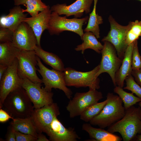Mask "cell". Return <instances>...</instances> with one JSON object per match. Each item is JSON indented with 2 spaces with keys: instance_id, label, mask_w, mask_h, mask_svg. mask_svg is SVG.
I'll return each instance as SVG.
<instances>
[{
  "instance_id": "6da1fadb",
  "label": "cell",
  "mask_w": 141,
  "mask_h": 141,
  "mask_svg": "<svg viewBox=\"0 0 141 141\" xmlns=\"http://www.w3.org/2000/svg\"><path fill=\"white\" fill-rule=\"evenodd\" d=\"M106 99L107 103L99 113L89 122L91 125L105 128L118 121L124 116L126 110L119 96L109 92Z\"/></svg>"
},
{
  "instance_id": "7a4b0ae2",
  "label": "cell",
  "mask_w": 141,
  "mask_h": 141,
  "mask_svg": "<svg viewBox=\"0 0 141 141\" xmlns=\"http://www.w3.org/2000/svg\"><path fill=\"white\" fill-rule=\"evenodd\" d=\"M2 108L14 118L29 117L34 109L26 91L22 87L9 93L4 101Z\"/></svg>"
},
{
  "instance_id": "3957f363",
  "label": "cell",
  "mask_w": 141,
  "mask_h": 141,
  "mask_svg": "<svg viewBox=\"0 0 141 141\" xmlns=\"http://www.w3.org/2000/svg\"><path fill=\"white\" fill-rule=\"evenodd\" d=\"M140 107L132 106L126 110L125 115L120 120L108 127L107 131L112 133H119L124 141H130L136 138L141 131L139 116Z\"/></svg>"
},
{
  "instance_id": "277c9868",
  "label": "cell",
  "mask_w": 141,
  "mask_h": 141,
  "mask_svg": "<svg viewBox=\"0 0 141 141\" xmlns=\"http://www.w3.org/2000/svg\"><path fill=\"white\" fill-rule=\"evenodd\" d=\"M89 17L81 19L75 17L68 19L65 16L62 17L52 12L47 30L51 35H58L64 31L75 33L79 35L81 39L84 33L82 27L88 21Z\"/></svg>"
},
{
  "instance_id": "5b68a950",
  "label": "cell",
  "mask_w": 141,
  "mask_h": 141,
  "mask_svg": "<svg viewBox=\"0 0 141 141\" xmlns=\"http://www.w3.org/2000/svg\"><path fill=\"white\" fill-rule=\"evenodd\" d=\"M99 69V64L92 70L85 72L70 67L65 68L63 72L66 85L77 88L88 87L91 90L99 89L100 80L97 74Z\"/></svg>"
},
{
  "instance_id": "8992f818",
  "label": "cell",
  "mask_w": 141,
  "mask_h": 141,
  "mask_svg": "<svg viewBox=\"0 0 141 141\" xmlns=\"http://www.w3.org/2000/svg\"><path fill=\"white\" fill-rule=\"evenodd\" d=\"M37 60L39 68L37 71L42 77V83L45 90L51 92L52 88L58 89L63 91L67 98L70 99L73 93L71 90L67 87L63 72L53 69H49L43 64L38 56Z\"/></svg>"
},
{
  "instance_id": "52a82bcc",
  "label": "cell",
  "mask_w": 141,
  "mask_h": 141,
  "mask_svg": "<svg viewBox=\"0 0 141 141\" xmlns=\"http://www.w3.org/2000/svg\"><path fill=\"white\" fill-rule=\"evenodd\" d=\"M108 20L110 25V30L101 41L110 43L115 48L118 57L122 60L128 46L126 42V37L131 27V22H129L127 25L122 26L118 24L111 15L109 17Z\"/></svg>"
},
{
  "instance_id": "ba28073f",
  "label": "cell",
  "mask_w": 141,
  "mask_h": 141,
  "mask_svg": "<svg viewBox=\"0 0 141 141\" xmlns=\"http://www.w3.org/2000/svg\"><path fill=\"white\" fill-rule=\"evenodd\" d=\"M101 51L102 58L97 77L104 73H108L110 76L114 85L116 86L115 80L116 73L120 67L122 60L118 56L113 45L107 41L103 42Z\"/></svg>"
},
{
  "instance_id": "9c48e42d",
  "label": "cell",
  "mask_w": 141,
  "mask_h": 141,
  "mask_svg": "<svg viewBox=\"0 0 141 141\" xmlns=\"http://www.w3.org/2000/svg\"><path fill=\"white\" fill-rule=\"evenodd\" d=\"M103 98V94L97 90L89 89L86 92H76L66 107L69 117L73 118L80 116L89 106Z\"/></svg>"
},
{
  "instance_id": "30bf717a",
  "label": "cell",
  "mask_w": 141,
  "mask_h": 141,
  "mask_svg": "<svg viewBox=\"0 0 141 141\" xmlns=\"http://www.w3.org/2000/svg\"><path fill=\"white\" fill-rule=\"evenodd\" d=\"M37 57L34 50H21L17 57V72L23 79L27 78L34 83L42 84V80L36 73Z\"/></svg>"
},
{
  "instance_id": "8fae6325",
  "label": "cell",
  "mask_w": 141,
  "mask_h": 141,
  "mask_svg": "<svg viewBox=\"0 0 141 141\" xmlns=\"http://www.w3.org/2000/svg\"><path fill=\"white\" fill-rule=\"evenodd\" d=\"M18 61L16 58L10 65L0 80V108L4 101L11 91L22 87L23 79L17 72Z\"/></svg>"
},
{
  "instance_id": "7c38bea8",
  "label": "cell",
  "mask_w": 141,
  "mask_h": 141,
  "mask_svg": "<svg viewBox=\"0 0 141 141\" xmlns=\"http://www.w3.org/2000/svg\"><path fill=\"white\" fill-rule=\"evenodd\" d=\"M41 83H34L27 78L23 79L22 87L26 91L34 109H38L53 102V93L41 87Z\"/></svg>"
},
{
  "instance_id": "4fadbf2b",
  "label": "cell",
  "mask_w": 141,
  "mask_h": 141,
  "mask_svg": "<svg viewBox=\"0 0 141 141\" xmlns=\"http://www.w3.org/2000/svg\"><path fill=\"white\" fill-rule=\"evenodd\" d=\"M60 114L59 107L53 102L38 109H34L31 116L38 133H45L51 122Z\"/></svg>"
},
{
  "instance_id": "5bb4252c",
  "label": "cell",
  "mask_w": 141,
  "mask_h": 141,
  "mask_svg": "<svg viewBox=\"0 0 141 141\" xmlns=\"http://www.w3.org/2000/svg\"><path fill=\"white\" fill-rule=\"evenodd\" d=\"M12 43L21 50H34L37 45L36 35L32 28L23 22L14 32Z\"/></svg>"
},
{
  "instance_id": "9a60e30c",
  "label": "cell",
  "mask_w": 141,
  "mask_h": 141,
  "mask_svg": "<svg viewBox=\"0 0 141 141\" xmlns=\"http://www.w3.org/2000/svg\"><path fill=\"white\" fill-rule=\"evenodd\" d=\"M93 0H77L72 4H57L50 8L51 12L59 15H64L67 17L73 15L75 17L80 18L84 12L86 14L90 12V7Z\"/></svg>"
},
{
  "instance_id": "2e32d148",
  "label": "cell",
  "mask_w": 141,
  "mask_h": 141,
  "mask_svg": "<svg viewBox=\"0 0 141 141\" xmlns=\"http://www.w3.org/2000/svg\"><path fill=\"white\" fill-rule=\"evenodd\" d=\"M45 133L52 141H77L80 138L74 128H66L57 117L54 118Z\"/></svg>"
},
{
  "instance_id": "e0dca14e",
  "label": "cell",
  "mask_w": 141,
  "mask_h": 141,
  "mask_svg": "<svg viewBox=\"0 0 141 141\" xmlns=\"http://www.w3.org/2000/svg\"><path fill=\"white\" fill-rule=\"evenodd\" d=\"M50 6L37 15L29 17H26L24 20L32 28L37 38V45H40L42 34L45 30H47L51 13Z\"/></svg>"
},
{
  "instance_id": "ac0fdd59",
  "label": "cell",
  "mask_w": 141,
  "mask_h": 141,
  "mask_svg": "<svg viewBox=\"0 0 141 141\" xmlns=\"http://www.w3.org/2000/svg\"><path fill=\"white\" fill-rule=\"evenodd\" d=\"M20 5H16L9 10V14L0 17V27L8 28L14 32L26 17Z\"/></svg>"
},
{
  "instance_id": "d6986e66",
  "label": "cell",
  "mask_w": 141,
  "mask_h": 141,
  "mask_svg": "<svg viewBox=\"0 0 141 141\" xmlns=\"http://www.w3.org/2000/svg\"><path fill=\"white\" fill-rule=\"evenodd\" d=\"M135 41L128 46L121 65L116 72L115 80L116 86L121 88L124 86V81L126 78L131 74L132 70V54Z\"/></svg>"
},
{
  "instance_id": "ffe728a7",
  "label": "cell",
  "mask_w": 141,
  "mask_h": 141,
  "mask_svg": "<svg viewBox=\"0 0 141 141\" xmlns=\"http://www.w3.org/2000/svg\"><path fill=\"white\" fill-rule=\"evenodd\" d=\"M82 129L89 134L90 137L95 141H120L122 138L108 131L99 128L93 127L90 124H84Z\"/></svg>"
},
{
  "instance_id": "44dd1931",
  "label": "cell",
  "mask_w": 141,
  "mask_h": 141,
  "mask_svg": "<svg viewBox=\"0 0 141 141\" xmlns=\"http://www.w3.org/2000/svg\"><path fill=\"white\" fill-rule=\"evenodd\" d=\"M34 50L36 54L45 63L55 69L63 72L65 68L61 60L56 55L43 50L41 46L37 45Z\"/></svg>"
},
{
  "instance_id": "7402d4cb",
  "label": "cell",
  "mask_w": 141,
  "mask_h": 141,
  "mask_svg": "<svg viewBox=\"0 0 141 141\" xmlns=\"http://www.w3.org/2000/svg\"><path fill=\"white\" fill-rule=\"evenodd\" d=\"M12 120L10 124L15 131L37 138L38 133L31 116L25 118H14Z\"/></svg>"
},
{
  "instance_id": "603a6c76",
  "label": "cell",
  "mask_w": 141,
  "mask_h": 141,
  "mask_svg": "<svg viewBox=\"0 0 141 141\" xmlns=\"http://www.w3.org/2000/svg\"><path fill=\"white\" fill-rule=\"evenodd\" d=\"M95 35L92 32H86L83 36L81 40L83 41L81 44L78 45L75 50L77 51H81L83 54L85 50L90 49L100 54L103 45L97 39Z\"/></svg>"
},
{
  "instance_id": "cb8c5ba5",
  "label": "cell",
  "mask_w": 141,
  "mask_h": 141,
  "mask_svg": "<svg viewBox=\"0 0 141 141\" xmlns=\"http://www.w3.org/2000/svg\"><path fill=\"white\" fill-rule=\"evenodd\" d=\"M21 50L12 42L0 43V64L8 66L17 58Z\"/></svg>"
},
{
  "instance_id": "d4e9b609",
  "label": "cell",
  "mask_w": 141,
  "mask_h": 141,
  "mask_svg": "<svg viewBox=\"0 0 141 141\" xmlns=\"http://www.w3.org/2000/svg\"><path fill=\"white\" fill-rule=\"evenodd\" d=\"M98 0H93L94 6L92 11L89 14L87 25L84 29L85 32L90 31L92 32L98 39L100 37L99 25L103 23L101 16L96 13L97 4Z\"/></svg>"
},
{
  "instance_id": "484cf974",
  "label": "cell",
  "mask_w": 141,
  "mask_h": 141,
  "mask_svg": "<svg viewBox=\"0 0 141 141\" xmlns=\"http://www.w3.org/2000/svg\"><path fill=\"white\" fill-rule=\"evenodd\" d=\"M114 92L118 94L124 104L125 110L141 101V99L134 96L133 93L125 91L120 86H116L114 89Z\"/></svg>"
},
{
  "instance_id": "4316f807",
  "label": "cell",
  "mask_w": 141,
  "mask_h": 141,
  "mask_svg": "<svg viewBox=\"0 0 141 141\" xmlns=\"http://www.w3.org/2000/svg\"><path fill=\"white\" fill-rule=\"evenodd\" d=\"M107 102L106 99L101 102H96L86 108L80 115V119L86 122H89L92 119L98 115Z\"/></svg>"
},
{
  "instance_id": "83f0119b",
  "label": "cell",
  "mask_w": 141,
  "mask_h": 141,
  "mask_svg": "<svg viewBox=\"0 0 141 141\" xmlns=\"http://www.w3.org/2000/svg\"><path fill=\"white\" fill-rule=\"evenodd\" d=\"M24 5L26 9H23V12L28 13L31 16L37 15L39 12L44 10L48 6L42 2L41 0H27Z\"/></svg>"
},
{
  "instance_id": "f1b7e54d",
  "label": "cell",
  "mask_w": 141,
  "mask_h": 141,
  "mask_svg": "<svg viewBox=\"0 0 141 141\" xmlns=\"http://www.w3.org/2000/svg\"><path fill=\"white\" fill-rule=\"evenodd\" d=\"M141 36V21L136 20L131 22V26L128 31L126 37V42L128 46L137 40Z\"/></svg>"
},
{
  "instance_id": "f546056e",
  "label": "cell",
  "mask_w": 141,
  "mask_h": 141,
  "mask_svg": "<svg viewBox=\"0 0 141 141\" xmlns=\"http://www.w3.org/2000/svg\"><path fill=\"white\" fill-rule=\"evenodd\" d=\"M125 80L126 86L124 89L130 91L141 99V87L136 81L131 74L128 76Z\"/></svg>"
},
{
  "instance_id": "4dcf8cb0",
  "label": "cell",
  "mask_w": 141,
  "mask_h": 141,
  "mask_svg": "<svg viewBox=\"0 0 141 141\" xmlns=\"http://www.w3.org/2000/svg\"><path fill=\"white\" fill-rule=\"evenodd\" d=\"M141 56L139 54L138 46L137 40L134 42L132 56V70L141 68Z\"/></svg>"
},
{
  "instance_id": "1f68e13d",
  "label": "cell",
  "mask_w": 141,
  "mask_h": 141,
  "mask_svg": "<svg viewBox=\"0 0 141 141\" xmlns=\"http://www.w3.org/2000/svg\"><path fill=\"white\" fill-rule=\"evenodd\" d=\"M14 32L6 28L0 27V43L12 42Z\"/></svg>"
},
{
  "instance_id": "d6a6232c",
  "label": "cell",
  "mask_w": 141,
  "mask_h": 141,
  "mask_svg": "<svg viewBox=\"0 0 141 141\" xmlns=\"http://www.w3.org/2000/svg\"><path fill=\"white\" fill-rule=\"evenodd\" d=\"M16 141H37V138L30 134H26L15 131Z\"/></svg>"
},
{
  "instance_id": "836d02e7",
  "label": "cell",
  "mask_w": 141,
  "mask_h": 141,
  "mask_svg": "<svg viewBox=\"0 0 141 141\" xmlns=\"http://www.w3.org/2000/svg\"><path fill=\"white\" fill-rule=\"evenodd\" d=\"M15 130L10 124L8 127L7 132L5 136V141H16L15 134Z\"/></svg>"
},
{
  "instance_id": "e575fe53",
  "label": "cell",
  "mask_w": 141,
  "mask_h": 141,
  "mask_svg": "<svg viewBox=\"0 0 141 141\" xmlns=\"http://www.w3.org/2000/svg\"><path fill=\"white\" fill-rule=\"evenodd\" d=\"M14 118L12 117L7 111L2 108H0V122L4 123L10 119L13 120Z\"/></svg>"
},
{
  "instance_id": "d590c367",
  "label": "cell",
  "mask_w": 141,
  "mask_h": 141,
  "mask_svg": "<svg viewBox=\"0 0 141 141\" xmlns=\"http://www.w3.org/2000/svg\"><path fill=\"white\" fill-rule=\"evenodd\" d=\"M131 74L136 81L141 87V68L132 70Z\"/></svg>"
},
{
  "instance_id": "8d00e7d4",
  "label": "cell",
  "mask_w": 141,
  "mask_h": 141,
  "mask_svg": "<svg viewBox=\"0 0 141 141\" xmlns=\"http://www.w3.org/2000/svg\"><path fill=\"white\" fill-rule=\"evenodd\" d=\"M8 66L0 64V80L7 70Z\"/></svg>"
},
{
  "instance_id": "74e56055",
  "label": "cell",
  "mask_w": 141,
  "mask_h": 141,
  "mask_svg": "<svg viewBox=\"0 0 141 141\" xmlns=\"http://www.w3.org/2000/svg\"><path fill=\"white\" fill-rule=\"evenodd\" d=\"M37 141H49L50 140L48 139L45 136L42 134V133H39L38 134L37 137Z\"/></svg>"
},
{
  "instance_id": "f35d334b",
  "label": "cell",
  "mask_w": 141,
  "mask_h": 141,
  "mask_svg": "<svg viewBox=\"0 0 141 141\" xmlns=\"http://www.w3.org/2000/svg\"><path fill=\"white\" fill-rule=\"evenodd\" d=\"M27 0H13L15 5H24Z\"/></svg>"
},
{
  "instance_id": "ab89813d",
  "label": "cell",
  "mask_w": 141,
  "mask_h": 141,
  "mask_svg": "<svg viewBox=\"0 0 141 141\" xmlns=\"http://www.w3.org/2000/svg\"><path fill=\"white\" fill-rule=\"evenodd\" d=\"M136 141H141V133L140 134L137 135L136 138Z\"/></svg>"
},
{
  "instance_id": "60d3db41",
  "label": "cell",
  "mask_w": 141,
  "mask_h": 141,
  "mask_svg": "<svg viewBox=\"0 0 141 141\" xmlns=\"http://www.w3.org/2000/svg\"><path fill=\"white\" fill-rule=\"evenodd\" d=\"M139 116H140V120L141 121V108L140 110V112H139ZM140 133H141V131Z\"/></svg>"
},
{
  "instance_id": "b9f144b4",
  "label": "cell",
  "mask_w": 141,
  "mask_h": 141,
  "mask_svg": "<svg viewBox=\"0 0 141 141\" xmlns=\"http://www.w3.org/2000/svg\"><path fill=\"white\" fill-rule=\"evenodd\" d=\"M138 104L139 106V107L141 108V101L138 103Z\"/></svg>"
},
{
  "instance_id": "7bdbcfd3",
  "label": "cell",
  "mask_w": 141,
  "mask_h": 141,
  "mask_svg": "<svg viewBox=\"0 0 141 141\" xmlns=\"http://www.w3.org/2000/svg\"><path fill=\"white\" fill-rule=\"evenodd\" d=\"M138 0V1H141V0Z\"/></svg>"
}]
</instances>
